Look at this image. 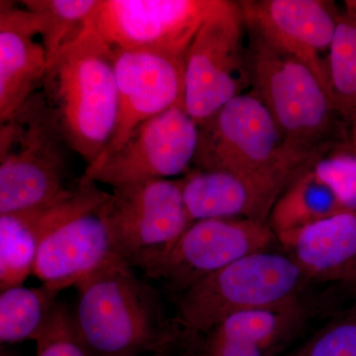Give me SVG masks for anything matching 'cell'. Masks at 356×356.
<instances>
[{
	"mask_svg": "<svg viewBox=\"0 0 356 356\" xmlns=\"http://www.w3.org/2000/svg\"><path fill=\"white\" fill-rule=\"evenodd\" d=\"M125 259L77 282L72 318L88 356L184 355L192 339L170 315L163 290L140 280Z\"/></svg>",
	"mask_w": 356,
	"mask_h": 356,
	"instance_id": "obj_1",
	"label": "cell"
},
{
	"mask_svg": "<svg viewBox=\"0 0 356 356\" xmlns=\"http://www.w3.org/2000/svg\"><path fill=\"white\" fill-rule=\"evenodd\" d=\"M70 149L95 165L116 122L115 54L93 25L54 58L42 86Z\"/></svg>",
	"mask_w": 356,
	"mask_h": 356,
	"instance_id": "obj_2",
	"label": "cell"
},
{
	"mask_svg": "<svg viewBox=\"0 0 356 356\" xmlns=\"http://www.w3.org/2000/svg\"><path fill=\"white\" fill-rule=\"evenodd\" d=\"M248 34L252 92L266 104L287 144L311 161L341 146L343 117L313 70Z\"/></svg>",
	"mask_w": 356,
	"mask_h": 356,
	"instance_id": "obj_3",
	"label": "cell"
},
{
	"mask_svg": "<svg viewBox=\"0 0 356 356\" xmlns=\"http://www.w3.org/2000/svg\"><path fill=\"white\" fill-rule=\"evenodd\" d=\"M69 149L42 90L0 122V215L42 207L69 193L74 187L65 184Z\"/></svg>",
	"mask_w": 356,
	"mask_h": 356,
	"instance_id": "obj_4",
	"label": "cell"
},
{
	"mask_svg": "<svg viewBox=\"0 0 356 356\" xmlns=\"http://www.w3.org/2000/svg\"><path fill=\"white\" fill-rule=\"evenodd\" d=\"M283 138L266 104L243 92L199 126L193 166L286 187L310 165Z\"/></svg>",
	"mask_w": 356,
	"mask_h": 356,
	"instance_id": "obj_5",
	"label": "cell"
},
{
	"mask_svg": "<svg viewBox=\"0 0 356 356\" xmlns=\"http://www.w3.org/2000/svg\"><path fill=\"white\" fill-rule=\"evenodd\" d=\"M311 282L286 252L266 250L229 264L170 300L178 322L194 339L229 316L300 299Z\"/></svg>",
	"mask_w": 356,
	"mask_h": 356,
	"instance_id": "obj_6",
	"label": "cell"
},
{
	"mask_svg": "<svg viewBox=\"0 0 356 356\" xmlns=\"http://www.w3.org/2000/svg\"><path fill=\"white\" fill-rule=\"evenodd\" d=\"M277 240L268 222L207 219L194 222L175 242L134 254L128 264L163 285L168 299Z\"/></svg>",
	"mask_w": 356,
	"mask_h": 356,
	"instance_id": "obj_7",
	"label": "cell"
},
{
	"mask_svg": "<svg viewBox=\"0 0 356 356\" xmlns=\"http://www.w3.org/2000/svg\"><path fill=\"white\" fill-rule=\"evenodd\" d=\"M238 1L214 0L185 56L184 107L198 126L250 86Z\"/></svg>",
	"mask_w": 356,
	"mask_h": 356,
	"instance_id": "obj_8",
	"label": "cell"
},
{
	"mask_svg": "<svg viewBox=\"0 0 356 356\" xmlns=\"http://www.w3.org/2000/svg\"><path fill=\"white\" fill-rule=\"evenodd\" d=\"M199 126L184 104L165 110L134 130L125 144L102 165L86 170L84 180L112 188L186 175L197 151Z\"/></svg>",
	"mask_w": 356,
	"mask_h": 356,
	"instance_id": "obj_9",
	"label": "cell"
},
{
	"mask_svg": "<svg viewBox=\"0 0 356 356\" xmlns=\"http://www.w3.org/2000/svg\"><path fill=\"white\" fill-rule=\"evenodd\" d=\"M214 0H98L93 25L113 50L186 56Z\"/></svg>",
	"mask_w": 356,
	"mask_h": 356,
	"instance_id": "obj_10",
	"label": "cell"
},
{
	"mask_svg": "<svg viewBox=\"0 0 356 356\" xmlns=\"http://www.w3.org/2000/svg\"><path fill=\"white\" fill-rule=\"evenodd\" d=\"M112 189L102 213L115 252L125 261L143 250L170 245L194 222L185 206L181 177Z\"/></svg>",
	"mask_w": 356,
	"mask_h": 356,
	"instance_id": "obj_11",
	"label": "cell"
},
{
	"mask_svg": "<svg viewBox=\"0 0 356 356\" xmlns=\"http://www.w3.org/2000/svg\"><path fill=\"white\" fill-rule=\"evenodd\" d=\"M113 50V49H112ZM117 113L113 135L95 165L120 149L136 128L165 110L184 104L185 56L149 50H113Z\"/></svg>",
	"mask_w": 356,
	"mask_h": 356,
	"instance_id": "obj_12",
	"label": "cell"
},
{
	"mask_svg": "<svg viewBox=\"0 0 356 356\" xmlns=\"http://www.w3.org/2000/svg\"><path fill=\"white\" fill-rule=\"evenodd\" d=\"M238 2L248 33L308 65L329 92L327 58L339 17L329 2L321 0Z\"/></svg>",
	"mask_w": 356,
	"mask_h": 356,
	"instance_id": "obj_13",
	"label": "cell"
},
{
	"mask_svg": "<svg viewBox=\"0 0 356 356\" xmlns=\"http://www.w3.org/2000/svg\"><path fill=\"white\" fill-rule=\"evenodd\" d=\"M102 206L70 220L44 238L33 271L42 283L62 292L123 259L115 252Z\"/></svg>",
	"mask_w": 356,
	"mask_h": 356,
	"instance_id": "obj_14",
	"label": "cell"
},
{
	"mask_svg": "<svg viewBox=\"0 0 356 356\" xmlns=\"http://www.w3.org/2000/svg\"><path fill=\"white\" fill-rule=\"evenodd\" d=\"M0 122L41 90L48 70L36 14L1 1L0 6Z\"/></svg>",
	"mask_w": 356,
	"mask_h": 356,
	"instance_id": "obj_15",
	"label": "cell"
},
{
	"mask_svg": "<svg viewBox=\"0 0 356 356\" xmlns=\"http://www.w3.org/2000/svg\"><path fill=\"white\" fill-rule=\"evenodd\" d=\"M182 178V192L192 221L247 219L268 222L284 187L226 170L191 168Z\"/></svg>",
	"mask_w": 356,
	"mask_h": 356,
	"instance_id": "obj_16",
	"label": "cell"
},
{
	"mask_svg": "<svg viewBox=\"0 0 356 356\" xmlns=\"http://www.w3.org/2000/svg\"><path fill=\"white\" fill-rule=\"evenodd\" d=\"M277 236L312 282L356 283V211H343Z\"/></svg>",
	"mask_w": 356,
	"mask_h": 356,
	"instance_id": "obj_17",
	"label": "cell"
},
{
	"mask_svg": "<svg viewBox=\"0 0 356 356\" xmlns=\"http://www.w3.org/2000/svg\"><path fill=\"white\" fill-rule=\"evenodd\" d=\"M307 316L306 305L300 298L229 316L205 334L254 346L273 355L301 330Z\"/></svg>",
	"mask_w": 356,
	"mask_h": 356,
	"instance_id": "obj_18",
	"label": "cell"
},
{
	"mask_svg": "<svg viewBox=\"0 0 356 356\" xmlns=\"http://www.w3.org/2000/svg\"><path fill=\"white\" fill-rule=\"evenodd\" d=\"M343 211L332 189L308 165L293 178L280 194L268 222L278 236L322 221Z\"/></svg>",
	"mask_w": 356,
	"mask_h": 356,
	"instance_id": "obj_19",
	"label": "cell"
},
{
	"mask_svg": "<svg viewBox=\"0 0 356 356\" xmlns=\"http://www.w3.org/2000/svg\"><path fill=\"white\" fill-rule=\"evenodd\" d=\"M58 289L42 283L39 287L16 286L0 294V343L36 341L57 307Z\"/></svg>",
	"mask_w": 356,
	"mask_h": 356,
	"instance_id": "obj_20",
	"label": "cell"
},
{
	"mask_svg": "<svg viewBox=\"0 0 356 356\" xmlns=\"http://www.w3.org/2000/svg\"><path fill=\"white\" fill-rule=\"evenodd\" d=\"M98 0H25L21 4L36 14L48 65L76 41L90 22Z\"/></svg>",
	"mask_w": 356,
	"mask_h": 356,
	"instance_id": "obj_21",
	"label": "cell"
},
{
	"mask_svg": "<svg viewBox=\"0 0 356 356\" xmlns=\"http://www.w3.org/2000/svg\"><path fill=\"white\" fill-rule=\"evenodd\" d=\"M332 102L344 121L356 123V18L339 15L327 58Z\"/></svg>",
	"mask_w": 356,
	"mask_h": 356,
	"instance_id": "obj_22",
	"label": "cell"
},
{
	"mask_svg": "<svg viewBox=\"0 0 356 356\" xmlns=\"http://www.w3.org/2000/svg\"><path fill=\"white\" fill-rule=\"evenodd\" d=\"M40 242L19 213L0 215V289L22 286L34 271Z\"/></svg>",
	"mask_w": 356,
	"mask_h": 356,
	"instance_id": "obj_23",
	"label": "cell"
},
{
	"mask_svg": "<svg viewBox=\"0 0 356 356\" xmlns=\"http://www.w3.org/2000/svg\"><path fill=\"white\" fill-rule=\"evenodd\" d=\"M309 168L334 192L343 211H356V154L337 146L313 159Z\"/></svg>",
	"mask_w": 356,
	"mask_h": 356,
	"instance_id": "obj_24",
	"label": "cell"
},
{
	"mask_svg": "<svg viewBox=\"0 0 356 356\" xmlns=\"http://www.w3.org/2000/svg\"><path fill=\"white\" fill-rule=\"evenodd\" d=\"M296 356H356V303L330 321Z\"/></svg>",
	"mask_w": 356,
	"mask_h": 356,
	"instance_id": "obj_25",
	"label": "cell"
},
{
	"mask_svg": "<svg viewBox=\"0 0 356 356\" xmlns=\"http://www.w3.org/2000/svg\"><path fill=\"white\" fill-rule=\"evenodd\" d=\"M36 356H88L79 341L72 311L58 301L53 315L36 341Z\"/></svg>",
	"mask_w": 356,
	"mask_h": 356,
	"instance_id": "obj_26",
	"label": "cell"
},
{
	"mask_svg": "<svg viewBox=\"0 0 356 356\" xmlns=\"http://www.w3.org/2000/svg\"><path fill=\"white\" fill-rule=\"evenodd\" d=\"M346 9H348V15L356 18V0H348L346 1Z\"/></svg>",
	"mask_w": 356,
	"mask_h": 356,
	"instance_id": "obj_27",
	"label": "cell"
},
{
	"mask_svg": "<svg viewBox=\"0 0 356 356\" xmlns=\"http://www.w3.org/2000/svg\"><path fill=\"white\" fill-rule=\"evenodd\" d=\"M353 149L356 154V123L353 124Z\"/></svg>",
	"mask_w": 356,
	"mask_h": 356,
	"instance_id": "obj_28",
	"label": "cell"
},
{
	"mask_svg": "<svg viewBox=\"0 0 356 356\" xmlns=\"http://www.w3.org/2000/svg\"><path fill=\"white\" fill-rule=\"evenodd\" d=\"M0 356H15L13 355V353L8 351L7 350H3V348H1V355Z\"/></svg>",
	"mask_w": 356,
	"mask_h": 356,
	"instance_id": "obj_29",
	"label": "cell"
},
{
	"mask_svg": "<svg viewBox=\"0 0 356 356\" xmlns=\"http://www.w3.org/2000/svg\"><path fill=\"white\" fill-rule=\"evenodd\" d=\"M151 356H170V355H166V353H156V355H152Z\"/></svg>",
	"mask_w": 356,
	"mask_h": 356,
	"instance_id": "obj_30",
	"label": "cell"
},
{
	"mask_svg": "<svg viewBox=\"0 0 356 356\" xmlns=\"http://www.w3.org/2000/svg\"><path fill=\"white\" fill-rule=\"evenodd\" d=\"M355 286H356V283H355Z\"/></svg>",
	"mask_w": 356,
	"mask_h": 356,
	"instance_id": "obj_31",
	"label": "cell"
}]
</instances>
